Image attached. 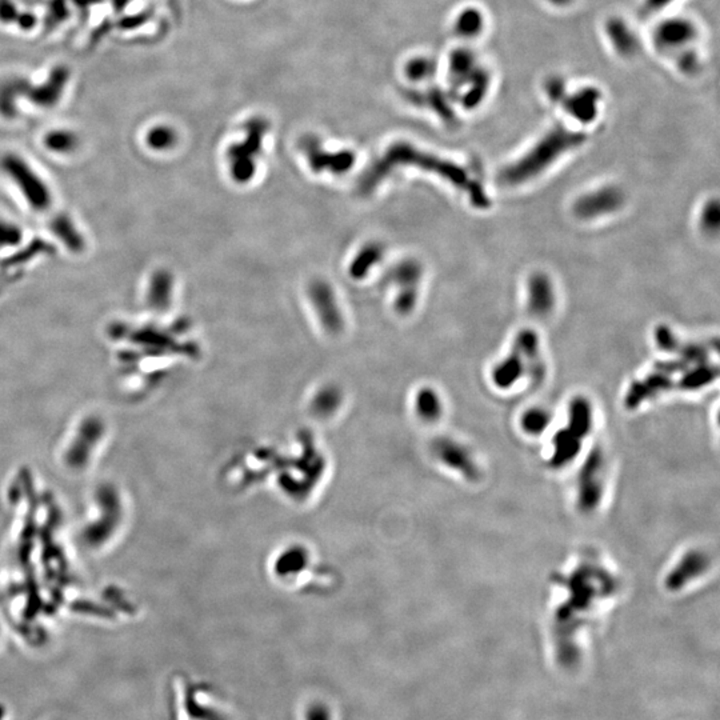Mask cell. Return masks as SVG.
I'll return each mask as SVG.
<instances>
[{
    "mask_svg": "<svg viewBox=\"0 0 720 720\" xmlns=\"http://www.w3.org/2000/svg\"><path fill=\"white\" fill-rule=\"evenodd\" d=\"M720 223V208L718 201H711L703 210L702 215V225L707 232H718Z\"/></svg>",
    "mask_w": 720,
    "mask_h": 720,
    "instance_id": "9c48e42d",
    "label": "cell"
},
{
    "mask_svg": "<svg viewBox=\"0 0 720 720\" xmlns=\"http://www.w3.org/2000/svg\"><path fill=\"white\" fill-rule=\"evenodd\" d=\"M523 371H524L523 356L515 348L507 359H504L499 366L495 367L492 372V379L497 387L507 389L523 375Z\"/></svg>",
    "mask_w": 720,
    "mask_h": 720,
    "instance_id": "52a82bcc",
    "label": "cell"
},
{
    "mask_svg": "<svg viewBox=\"0 0 720 720\" xmlns=\"http://www.w3.org/2000/svg\"><path fill=\"white\" fill-rule=\"evenodd\" d=\"M697 30L688 20L673 19L666 20L655 31V43L663 51L673 54V51L687 48L697 37Z\"/></svg>",
    "mask_w": 720,
    "mask_h": 720,
    "instance_id": "5b68a950",
    "label": "cell"
},
{
    "mask_svg": "<svg viewBox=\"0 0 720 720\" xmlns=\"http://www.w3.org/2000/svg\"><path fill=\"white\" fill-rule=\"evenodd\" d=\"M1 167L7 172L15 184L19 186L25 199L36 210H45L51 203V194L47 184L40 179L35 171L23 159L18 156H7L3 159Z\"/></svg>",
    "mask_w": 720,
    "mask_h": 720,
    "instance_id": "7a4b0ae2",
    "label": "cell"
},
{
    "mask_svg": "<svg viewBox=\"0 0 720 720\" xmlns=\"http://www.w3.org/2000/svg\"><path fill=\"white\" fill-rule=\"evenodd\" d=\"M1 716H3V711L0 709V720H1Z\"/></svg>",
    "mask_w": 720,
    "mask_h": 720,
    "instance_id": "9a60e30c",
    "label": "cell"
},
{
    "mask_svg": "<svg viewBox=\"0 0 720 720\" xmlns=\"http://www.w3.org/2000/svg\"><path fill=\"white\" fill-rule=\"evenodd\" d=\"M22 239V230L8 220L0 219V248L15 246Z\"/></svg>",
    "mask_w": 720,
    "mask_h": 720,
    "instance_id": "ba28073f",
    "label": "cell"
},
{
    "mask_svg": "<svg viewBox=\"0 0 720 720\" xmlns=\"http://www.w3.org/2000/svg\"><path fill=\"white\" fill-rule=\"evenodd\" d=\"M555 303V293L550 278L544 273H533L529 282V306L538 317L547 315Z\"/></svg>",
    "mask_w": 720,
    "mask_h": 720,
    "instance_id": "8992f818",
    "label": "cell"
},
{
    "mask_svg": "<svg viewBox=\"0 0 720 720\" xmlns=\"http://www.w3.org/2000/svg\"><path fill=\"white\" fill-rule=\"evenodd\" d=\"M673 0H643V7L642 10L644 13H654V12L661 11L664 7H667L668 4H671Z\"/></svg>",
    "mask_w": 720,
    "mask_h": 720,
    "instance_id": "5bb4252c",
    "label": "cell"
},
{
    "mask_svg": "<svg viewBox=\"0 0 720 720\" xmlns=\"http://www.w3.org/2000/svg\"><path fill=\"white\" fill-rule=\"evenodd\" d=\"M306 720H332V714L326 704L314 703L306 712Z\"/></svg>",
    "mask_w": 720,
    "mask_h": 720,
    "instance_id": "7c38bea8",
    "label": "cell"
},
{
    "mask_svg": "<svg viewBox=\"0 0 720 720\" xmlns=\"http://www.w3.org/2000/svg\"><path fill=\"white\" fill-rule=\"evenodd\" d=\"M584 142L586 136L583 134L567 130L563 126H557L545 134L536 143V146L532 147L530 153L520 158L518 162L506 167L500 172L499 179L502 183L508 186L520 184L539 175L548 165H553L560 155L565 154L568 150L577 148Z\"/></svg>",
    "mask_w": 720,
    "mask_h": 720,
    "instance_id": "6da1fadb",
    "label": "cell"
},
{
    "mask_svg": "<svg viewBox=\"0 0 720 720\" xmlns=\"http://www.w3.org/2000/svg\"><path fill=\"white\" fill-rule=\"evenodd\" d=\"M623 204V194L615 187L594 191L582 198H579L574 211L582 219H594L606 213H611L619 210Z\"/></svg>",
    "mask_w": 720,
    "mask_h": 720,
    "instance_id": "277c9868",
    "label": "cell"
},
{
    "mask_svg": "<svg viewBox=\"0 0 720 720\" xmlns=\"http://www.w3.org/2000/svg\"><path fill=\"white\" fill-rule=\"evenodd\" d=\"M75 143L76 141L71 134H66V132H57L55 135L49 136V139L47 141L48 147L51 150L59 151V153H69L71 148H73Z\"/></svg>",
    "mask_w": 720,
    "mask_h": 720,
    "instance_id": "30bf717a",
    "label": "cell"
},
{
    "mask_svg": "<svg viewBox=\"0 0 720 720\" xmlns=\"http://www.w3.org/2000/svg\"><path fill=\"white\" fill-rule=\"evenodd\" d=\"M655 336H656V341H658L659 347L663 348V350H667V351H675L678 344H679V343L676 342V339H675L671 330L668 327H664V326H661V327L656 330Z\"/></svg>",
    "mask_w": 720,
    "mask_h": 720,
    "instance_id": "8fae6325",
    "label": "cell"
},
{
    "mask_svg": "<svg viewBox=\"0 0 720 720\" xmlns=\"http://www.w3.org/2000/svg\"><path fill=\"white\" fill-rule=\"evenodd\" d=\"M545 422H547V415L543 411L536 410V411H531V413H527L524 425L527 428H530V430L533 428L535 431H539L542 427H544Z\"/></svg>",
    "mask_w": 720,
    "mask_h": 720,
    "instance_id": "4fadbf2b",
    "label": "cell"
},
{
    "mask_svg": "<svg viewBox=\"0 0 720 720\" xmlns=\"http://www.w3.org/2000/svg\"><path fill=\"white\" fill-rule=\"evenodd\" d=\"M548 95L555 102H562L567 112L582 123H591L595 120L598 114V105L602 96L596 88L592 87L582 88L577 93L566 96L565 85L560 83L551 84L548 87Z\"/></svg>",
    "mask_w": 720,
    "mask_h": 720,
    "instance_id": "3957f363",
    "label": "cell"
}]
</instances>
